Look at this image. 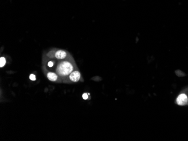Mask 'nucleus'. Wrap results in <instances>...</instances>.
Listing matches in <instances>:
<instances>
[{"mask_svg":"<svg viewBox=\"0 0 188 141\" xmlns=\"http://www.w3.org/2000/svg\"><path fill=\"white\" fill-rule=\"evenodd\" d=\"M73 70V66L72 64L67 61H64L60 62L57 69L58 74L61 77H65L70 74Z\"/></svg>","mask_w":188,"mask_h":141,"instance_id":"nucleus-1","label":"nucleus"},{"mask_svg":"<svg viewBox=\"0 0 188 141\" xmlns=\"http://www.w3.org/2000/svg\"><path fill=\"white\" fill-rule=\"evenodd\" d=\"M188 97L185 94L179 95L176 99L177 104L180 106L185 105L188 102Z\"/></svg>","mask_w":188,"mask_h":141,"instance_id":"nucleus-2","label":"nucleus"},{"mask_svg":"<svg viewBox=\"0 0 188 141\" xmlns=\"http://www.w3.org/2000/svg\"><path fill=\"white\" fill-rule=\"evenodd\" d=\"M81 78V74L78 71H74L72 72L69 75V79L73 82H77Z\"/></svg>","mask_w":188,"mask_h":141,"instance_id":"nucleus-3","label":"nucleus"},{"mask_svg":"<svg viewBox=\"0 0 188 141\" xmlns=\"http://www.w3.org/2000/svg\"><path fill=\"white\" fill-rule=\"evenodd\" d=\"M55 56L58 59H64L67 56V52L63 50H59L55 54Z\"/></svg>","mask_w":188,"mask_h":141,"instance_id":"nucleus-4","label":"nucleus"},{"mask_svg":"<svg viewBox=\"0 0 188 141\" xmlns=\"http://www.w3.org/2000/svg\"><path fill=\"white\" fill-rule=\"evenodd\" d=\"M47 78L52 81V82H55L58 79V75L54 73H52V72H49L47 74Z\"/></svg>","mask_w":188,"mask_h":141,"instance_id":"nucleus-5","label":"nucleus"},{"mask_svg":"<svg viewBox=\"0 0 188 141\" xmlns=\"http://www.w3.org/2000/svg\"><path fill=\"white\" fill-rule=\"evenodd\" d=\"M5 64H6V60H5V59L4 58H3V57L1 58V59H0V67L1 68L3 67V66H5Z\"/></svg>","mask_w":188,"mask_h":141,"instance_id":"nucleus-6","label":"nucleus"},{"mask_svg":"<svg viewBox=\"0 0 188 141\" xmlns=\"http://www.w3.org/2000/svg\"><path fill=\"white\" fill-rule=\"evenodd\" d=\"M29 79L31 80V81H35L36 79V78H35V76L34 75V74H31L30 76H29Z\"/></svg>","mask_w":188,"mask_h":141,"instance_id":"nucleus-7","label":"nucleus"},{"mask_svg":"<svg viewBox=\"0 0 188 141\" xmlns=\"http://www.w3.org/2000/svg\"><path fill=\"white\" fill-rule=\"evenodd\" d=\"M82 97L84 100H87L88 98V94H84L82 95Z\"/></svg>","mask_w":188,"mask_h":141,"instance_id":"nucleus-8","label":"nucleus"},{"mask_svg":"<svg viewBox=\"0 0 188 141\" xmlns=\"http://www.w3.org/2000/svg\"><path fill=\"white\" fill-rule=\"evenodd\" d=\"M53 65H54V63H53L52 61H50V62H48V66L49 67H52V66H53Z\"/></svg>","mask_w":188,"mask_h":141,"instance_id":"nucleus-9","label":"nucleus"}]
</instances>
